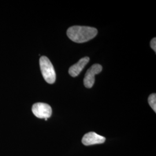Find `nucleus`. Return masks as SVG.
Segmentation results:
<instances>
[{
  "instance_id": "f257e3e1",
  "label": "nucleus",
  "mask_w": 156,
  "mask_h": 156,
  "mask_svg": "<svg viewBox=\"0 0 156 156\" xmlns=\"http://www.w3.org/2000/svg\"><path fill=\"white\" fill-rule=\"evenodd\" d=\"M98 33L97 30L87 26H74L67 30L68 38L76 43H83L94 38Z\"/></svg>"
},
{
  "instance_id": "f03ea898",
  "label": "nucleus",
  "mask_w": 156,
  "mask_h": 156,
  "mask_svg": "<svg viewBox=\"0 0 156 156\" xmlns=\"http://www.w3.org/2000/svg\"><path fill=\"white\" fill-rule=\"evenodd\" d=\"M39 65L45 81L48 83H54L56 81V72L49 59L46 56H42L39 60Z\"/></svg>"
},
{
  "instance_id": "7ed1b4c3",
  "label": "nucleus",
  "mask_w": 156,
  "mask_h": 156,
  "mask_svg": "<svg viewBox=\"0 0 156 156\" xmlns=\"http://www.w3.org/2000/svg\"><path fill=\"white\" fill-rule=\"evenodd\" d=\"M34 115L39 119H48L51 116L52 109L51 106L45 103H35L32 107Z\"/></svg>"
},
{
  "instance_id": "20e7f679",
  "label": "nucleus",
  "mask_w": 156,
  "mask_h": 156,
  "mask_svg": "<svg viewBox=\"0 0 156 156\" xmlns=\"http://www.w3.org/2000/svg\"><path fill=\"white\" fill-rule=\"evenodd\" d=\"M102 67L100 64L93 65L87 71L84 78V85L87 88H91L95 82V75L102 71Z\"/></svg>"
},
{
  "instance_id": "39448f33",
  "label": "nucleus",
  "mask_w": 156,
  "mask_h": 156,
  "mask_svg": "<svg viewBox=\"0 0 156 156\" xmlns=\"http://www.w3.org/2000/svg\"><path fill=\"white\" fill-rule=\"evenodd\" d=\"M105 138L94 132H90L85 134L82 138V144L85 146L101 144L105 141Z\"/></svg>"
},
{
  "instance_id": "423d86ee",
  "label": "nucleus",
  "mask_w": 156,
  "mask_h": 156,
  "mask_svg": "<svg viewBox=\"0 0 156 156\" xmlns=\"http://www.w3.org/2000/svg\"><path fill=\"white\" fill-rule=\"evenodd\" d=\"M90 58L88 57L82 58L79 62L73 65L69 69V73L73 77H76L81 73L84 67L89 62Z\"/></svg>"
},
{
  "instance_id": "0eeeda50",
  "label": "nucleus",
  "mask_w": 156,
  "mask_h": 156,
  "mask_svg": "<svg viewBox=\"0 0 156 156\" xmlns=\"http://www.w3.org/2000/svg\"><path fill=\"white\" fill-rule=\"evenodd\" d=\"M148 102L154 111L156 112V94H151L148 98Z\"/></svg>"
},
{
  "instance_id": "6e6552de",
  "label": "nucleus",
  "mask_w": 156,
  "mask_h": 156,
  "mask_svg": "<svg viewBox=\"0 0 156 156\" xmlns=\"http://www.w3.org/2000/svg\"><path fill=\"white\" fill-rule=\"evenodd\" d=\"M151 46L152 49L155 52L156 51V38H154L151 39Z\"/></svg>"
}]
</instances>
